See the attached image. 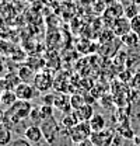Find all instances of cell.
Wrapping results in <instances>:
<instances>
[{
  "mask_svg": "<svg viewBox=\"0 0 140 146\" xmlns=\"http://www.w3.org/2000/svg\"><path fill=\"white\" fill-rule=\"evenodd\" d=\"M30 119L32 121L34 125H39L42 122V115H41V111L38 107H34L31 110V114H30Z\"/></svg>",
  "mask_w": 140,
  "mask_h": 146,
  "instance_id": "cell-21",
  "label": "cell"
},
{
  "mask_svg": "<svg viewBox=\"0 0 140 146\" xmlns=\"http://www.w3.org/2000/svg\"><path fill=\"white\" fill-rule=\"evenodd\" d=\"M130 25H132V31L140 36V13L130 20Z\"/></svg>",
  "mask_w": 140,
  "mask_h": 146,
  "instance_id": "cell-23",
  "label": "cell"
},
{
  "mask_svg": "<svg viewBox=\"0 0 140 146\" xmlns=\"http://www.w3.org/2000/svg\"><path fill=\"white\" fill-rule=\"evenodd\" d=\"M84 104H87L86 101H84V98L81 97V96H73V97H70V106H71V108L73 110H79L81 108Z\"/></svg>",
  "mask_w": 140,
  "mask_h": 146,
  "instance_id": "cell-20",
  "label": "cell"
},
{
  "mask_svg": "<svg viewBox=\"0 0 140 146\" xmlns=\"http://www.w3.org/2000/svg\"><path fill=\"white\" fill-rule=\"evenodd\" d=\"M16 96H17L18 100H22V101H31L36 96V89L34 87V84L31 83H25V82H21L16 87Z\"/></svg>",
  "mask_w": 140,
  "mask_h": 146,
  "instance_id": "cell-6",
  "label": "cell"
},
{
  "mask_svg": "<svg viewBox=\"0 0 140 146\" xmlns=\"http://www.w3.org/2000/svg\"><path fill=\"white\" fill-rule=\"evenodd\" d=\"M88 122H90V127L92 129V132H98V131L106 129V119H105V117L102 114L95 112Z\"/></svg>",
  "mask_w": 140,
  "mask_h": 146,
  "instance_id": "cell-11",
  "label": "cell"
},
{
  "mask_svg": "<svg viewBox=\"0 0 140 146\" xmlns=\"http://www.w3.org/2000/svg\"><path fill=\"white\" fill-rule=\"evenodd\" d=\"M77 146H95L94 145V142L88 138V139H84L83 142H80V143H77Z\"/></svg>",
  "mask_w": 140,
  "mask_h": 146,
  "instance_id": "cell-26",
  "label": "cell"
},
{
  "mask_svg": "<svg viewBox=\"0 0 140 146\" xmlns=\"http://www.w3.org/2000/svg\"><path fill=\"white\" fill-rule=\"evenodd\" d=\"M1 93H3V90H1V89H0V97H1Z\"/></svg>",
  "mask_w": 140,
  "mask_h": 146,
  "instance_id": "cell-30",
  "label": "cell"
},
{
  "mask_svg": "<svg viewBox=\"0 0 140 146\" xmlns=\"http://www.w3.org/2000/svg\"><path fill=\"white\" fill-rule=\"evenodd\" d=\"M55 94H48V96H44V104L45 106H52L53 107V104H55Z\"/></svg>",
  "mask_w": 140,
  "mask_h": 146,
  "instance_id": "cell-25",
  "label": "cell"
},
{
  "mask_svg": "<svg viewBox=\"0 0 140 146\" xmlns=\"http://www.w3.org/2000/svg\"><path fill=\"white\" fill-rule=\"evenodd\" d=\"M11 146H32V143L25 138H17L16 141L11 142Z\"/></svg>",
  "mask_w": 140,
  "mask_h": 146,
  "instance_id": "cell-24",
  "label": "cell"
},
{
  "mask_svg": "<svg viewBox=\"0 0 140 146\" xmlns=\"http://www.w3.org/2000/svg\"><path fill=\"white\" fill-rule=\"evenodd\" d=\"M121 39H122L123 44H126V45H129V46H135V45H137L140 36L137 35V34H135L133 31H130L129 34H126L125 36H122Z\"/></svg>",
  "mask_w": 140,
  "mask_h": 146,
  "instance_id": "cell-18",
  "label": "cell"
},
{
  "mask_svg": "<svg viewBox=\"0 0 140 146\" xmlns=\"http://www.w3.org/2000/svg\"><path fill=\"white\" fill-rule=\"evenodd\" d=\"M140 13V9L137 4H127V6H125V16L127 18H132L135 17V16H137Z\"/></svg>",
  "mask_w": 140,
  "mask_h": 146,
  "instance_id": "cell-19",
  "label": "cell"
},
{
  "mask_svg": "<svg viewBox=\"0 0 140 146\" xmlns=\"http://www.w3.org/2000/svg\"><path fill=\"white\" fill-rule=\"evenodd\" d=\"M18 101L17 96H16V93L11 90H7V91H3L1 93V97H0V103L4 106V107H11L13 104H16Z\"/></svg>",
  "mask_w": 140,
  "mask_h": 146,
  "instance_id": "cell-16",
  "label": "cell"
},
{
  "mask_svg": "<svg viewBox=\"0 0 140 146\" xmlns=\"http://www.w3.org/2000/svg\"><path fill=\"white\" fill-rule=\"evenodd\" d=\"M53 108H57L63 112H69L71 110V106H70V101L67 98H65L63 96H60V98L56 96L55 97V104H53Z\"/></svg>",
  "mask_w": 140,
  "mask_h": 146,
  "instance_id": "cell-17",
  "label": "cell"
},
{
  "mask_svg": "<svg viewBox=\"0 0 140 146\" xmlns=\"http://www.w3.org/2000/svg\"><path fill=\"white\" fill-rule=\"evenodd\" d=\"M91 133H92V129L90 127V122L88 121H81L69 131V138L71 139L73 143L77 145V143L83 142L84 139H88L91 136Z\"/></svg>",
  "mask_w": 140,
  "mask_h": 146,
  "instance_id": "cell-3",
  "label": "cell"
},
{
  "mask_svg": "<svg viewBox=\"0 0 140 146\" xmlns=\"http://www.w3.org/2000/svg\"><path fill=\"white\" fill-rule=\"evenodd\" d=\"M31 104L30 101H22L18 100L16 104H13L11 107L6 110V115H4V125L9 127L10 129H14L16 125L21 124L22 121H25L27 118L30 119V114H31Z\"/></svg>",
  "mask_w": 140,
  "mask_h": 146,
  "instance_id": "cell-1",
  "label": "cell"
},
{
  "mask_svg": "<svg viewBox=\"0 0 140 146\" xmlns=\"http://www.w3.org/2000/svg\"><path fill=\"white\" fill-rule=\"evenodd\" d=\"M77 124H79V119H77L74 111H73V112H67V114L62 118V121H60L62 132H67V135H69V131L74 127V125H77Z\"/></svg>",
  "mask_w": 140,
  "mask_h": 146,
  "instance_id": "cell-12",
  "label": "cell"
},
{
  "mask_svg": "<svg viewBox=\"0 0 140 146\" xmlns=\"http://www.w3.org/2000/svg\"><path fill=\"white\" fill-rule=\"evenodd\" d=\"M39 127H41L42 132H44V136H45L46 142L49 145H55V141H56L57 135H60V132H62L60 124L55 119V117H49V118L42 119Z\"/></svg>",
  "mask_w": 140,
  "mask_h": 146,
  "instance_id": "cell-2",
  "label": "cell"
},
{
  "mask_svg": "<svg viewBox=\"0 0 140 146\" xmlns=\"http://www.w3.org/2000/svg\"><path fill=\"white\" fill-rule=\"evenodd\" d=\"M132 31V25H130V18H127L126 16L116 18L112 23V34L115 36L122 38L126 34H129Z\"/></svg>",
  "mask_w": 140,
  "mask_h": 146,
  "instance_id": "cell-5",
  "label": "cell"
},
{
  "mask_svg": "<svg viewBox=\"0 0 140 146\" xmlns=\"http://www.w3.org/2000/svg\"><path fill=\"white\" fill-rule=\"evenodd\" d=\"M74 114H76V117H77L79 122H81V121H90V119H91V117H92L95 112H94L92 106H91L90 103H87V104H84L81 108L74 110Z\"/></svg>",
  "mask_w": 140,
  "mask_h": 146,
  "instance_id": "cell-13",
  "label": "cell"
},
{
  "mask_svg": "<svg viewBox=\"0 0 140 146\" xmlns=\"http://www.w3.org/2000/svg\"><path fill=\"white\" fill-rule=\"evenodd\" d=\"M39 111H41V115H42V119L45 118H49V117H53V107L52 106H41L39 107Z\"/></svg>",
  "mask_w": 140,
  "mask_h": 146,
  "instance_id": "cell-22",
  "label": "cell"
},
{
  "mask_svg": "<svg viewBox=\"0 0 140 146\" xmlns=\"http://www.w3.org/2000/svg\"><path fill=\"white\" fill-rule=\"evenodd\" d=\"M90 139L94 142L95 146H111L114 141V131L111 129H104L98 132H92Z\"/></svg>",
  "mask_w": 140,
  "mask_h": 146,
  "instance_id": "cell-7",
  "label": "cell"
},
{
  "mask_svg": "<svg viewBox=\"0 0 140 146\" xmlns=\"http://www.w3.org/2000/svg\"><path fill=\"white\" fill-rule=\"evenodd\" d=\"M122 16H125V6L122 3H114L105 11V18H108L111 21H115L116 18L122 17Z\"/></svg>",
  "mask_w": 140,
  "mask_h": 146,
  "instance_id": "cell-10",
  "label": "cell"
},
{
  "mask_svg": "<svg viewBox=\"0 0 140 146\" xmlns=\"http://www.w3.org/2000/svg\"><path fill=\"white\" fill-rule=\"evenodd\" d=\"M49 146H56V145H49Z\"/></svg>",
  "mask_w": 140,
  "mask_h": 146,
  "instance_id": "cell-31",
  "label": "cell"
},
{
  "mask_svg": "<svg viewBox=\"0 0 140 146\" xmlns=\"http://www.w3.org/2000/svg\"><path fill=\"white\" fill-rule=\"evenodd\" d=\"M13 142V133L11 129L6 127L4 124L0 125V146H9Z\"/></svg>",
  "mask_w": 140,
  "mask_h": 146,
  "instance_id": "cell-15",
  "label": "cell"
},
{
  "mask_svg": "<svg viewBox=\"0 0 140 146\" xmlns=\"http://www.w3.org/2000/svg\"><path fill=\"white\" fill-rule=\"evenodd\" d=\"M4 68H6V63H4V59L0 56V74L4 72Z\"/></svg>",
  "mask_w": 140,
  "mask_h": 146,
  "instance_id": "cell-27",
  "label": "cell"
},
{
  "mask_svg": "<svg viewBox=\"0 0 140 146\" xmlns=\"http://www.w3.org/2000/svg\"><path fill=\"white\" fill-rule=\"evenodd\" d=\"M21 82H22V80L20 79L18 73L16 74L14 72H9L7 74H4V77L0 79V89L3 91H7V90L14 91L16 87H17Z\"/></svg>",
  "mask_w": 140,
  "mask_h": 146,
  "instance_id": "cell-8",
  "label": "cell"
},
{
  "mask_svg": "<svg viewBox=\"0 0 140 146\" xmlns=\"http://www.w3.org/2000/svg\"><path fill=\"white\" fill-rule=\"evenodd\" d=\"M127 4H137V6H139L140 0H129V1H127Z\"/></svg>",
  "mask_w": 140,
  "mask_h": 146,
  "instance_id": "cell-29",
  "label": "cell"
},
{
  "mask_svg": "<svg viewBox=\"0 0 140 146\" xmlns=\"http://www.w3.org/2000/svg\"><path fill=\"white\" fill-rule=\"evenodd\" d=\"M4 115H6V111L0 108V125H1V124L4 122Z\"/></svg>",
  "mask_w": 140,
  "mask_h": 146,
  "instance_id": "cell-28",
  "label": "cell"
},
{
  "mask_svg": "<svg viewBox=\"0 0 140 146\" xmlns=\"http://www.w3.org/2000/svg\"><path fill=\"white\" fill-rule=\"evenodd\" d=\"M53 83H55V79L52 77V74L46 70H41L35 74L34 77V87L36 89L38 93H45V91L51 90L53 87Z\"/></svg>",
  "mask_w": 140,
  "mask_h": 146,
  "instance_id": "cell-4",
  "label": "cell"
},
{
  "mask_svg": "<svg viewBox=\"0 0 140 146\" xmlns=\"http://www.w3.org/2000/svg\"><path fill=\"white\" fill-rule=\"evenodd\" d=\"M24 138L28 139L31 143H39L45 136H44V132L39 125H30L24 131Z\"/></svg>",
  "mask_w": 140,
  "mask_h": 146,
  "instance_id": "cell-9",
  "label": "cell"
},
{
  "mask_svg": "<svg viewBox=\"0 0 140 146\" xmlns=\"http://www.w3.org/2000/svg\"><path fill=\"white\" fill-rule=\"evenodd\" d=\"M35 74H36L35 70L31 66H28L27 63H25V65H21V66L18 68V76H20V79H21L22 82H25V83H32Z\"/></svg>",
  "mask_w": 140,
  "mask_h": 146,
  "instance_id": "cell-14",
  "label": "cell"
}]
</instances>
